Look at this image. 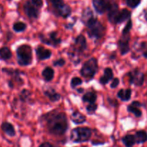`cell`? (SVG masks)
Returning <instances> with one entry per match:
<instances>
[{
	"mask_svg": "<svg viewBox=\"0 0 147 147\" xmlns=\"http://www.w3.org/2000/svg\"><path fill=\"white\" fill-rule=\"evenodd\" d=\"M49 131L54 135H63L67 129V120L65 115L62 112L50 114L47 119Z\"/></svg>",
	"mask_w": 147,
	"mask_h": 147,
	"instance_id": "1",
	"label": "cell"
},
{
	"mask_svg": "<svg viewBox=\"0 0 147 147\" xmlns=\"http://www.w3.org/2000/svg\"><path fill=\"white\" fill-rule=\"evenodd\" d=\"M17 61L21 66H28L32 63V48L29 45H22L17 50Z\"/></svg>",
	"mask_w": 147,
	"mask_h": 147,
	"instance_id": "2",
	"label": "cell"
},
{
	"mask_svg": "<svg viewBox=\"0 0 147 147\" xmlns=\"http://www.w3.org/2000/svg\"><path fill=\"white\" fill-rule=\"evenodd\" d=\"M86 26L88 27V33L90 37L99 39L103 36L105 33V27L103 24L97 20V18L93 19L89 22Z\"/></svg>",
	"mask_w": 147,
	"mask_h": 147,
	"instance_id": "3",
	"label": "cell"
},
{
	"mask_svg": "<svg viewBox=\"0 0 147 147\" xmlns=\"http://www.w3.org/2000/svg\"><path fill=\"white\" fill-rule=\"evenodd\" d=\"M91 136V130L86 127H79L71 131L70 138L73 142L81 143L87 141Z\"/></svg>",
	"mask_w": 147,
	"mask_h": 147,
	"instance_id": "4",
	"label": "cell"
},
{
	"mask_svg": "<svg viewBox=\"0 0 147 147\" xmlns=\"http://www.w3.org/2000/svg\"><path fill=\"white\" fill-rule=\"evenodd\" d=\"M98 70L97 60L94 58L89 59L82 66L80 74L83 77L88 79H90L94 76L95 74Z\"/></svg>",
	"mask_w": 147,
	"mask_h": 147,
	"instance_id": "5",
	"label": "cell"
},
{
	"mask_svg": "<svg viewBox=\"0 0 147 147\" xmlns=\"http://www.w3.org/2000/svg\"><path fill=\"white\" fill-rule=\"evenodd\" d=\"M130 83L136 86H142L144 81V75L138 69L132 71L129 74Z\"/></svg>",
	"mask_w": 147,
	"mask_h": 147,
	"instance_id": "6",
	"label": "cell"
},
{
	"mask_svg": "<svg viewBox=\"0 0 147 147\" xmlns=\"http://www.w3.org/2000/svg\"><path fill=\"white\" fill-rule=\"evenodd\" d=\"M93 4L98 13L103 14L106 11H108L111 4L109 0H93Z\"/></svg>",
	"mask_w": 147,
	"mask_h": 147,
	"instance_id": "7",
	"label": "cell"
},
{
	"mask_svg": "<svg viewBox=\"0 0 147 147\" xmlns=\"http://www.w3.org/2000/svg\"><path fill=\"white\" fill-rule=\"evenodd\" d=\"M24 10L25 14L30 18H37L39 15L38 8L34 5L31 1H28L24 4Z\"/></svg>",
	"mask_w": 147,
	"mask_h": 147,
	"instance_id": "8",
	"label": "cell"
},
{
	"mask_svg": "<svg viewBox=\"0 0 147 147\" xmlns=\"http://www.w3.org/2000/svg\"><path fill=\"white\" fill-rule=\"evenodd\" d=\"M55 7L57 8L59 15L61 16V17L66 18V17H69L70 14H71V8L67 4L60 3V4L56 5Z\"/></svg>",
	"mask_w": 147,
	"mask_h": 147,
	"instance_id": "9",
	"label": "cell"
},
{
	"mask_svg": "<svg viewBox=\"0 0 147 147\" xmlns=\"http://www.w3.org/2000/svg\"><path fill=\"white\" fill-rule=\"evenodd\" d=\"M119 7L116 4H111L110 7H109L108 12H109V14H108V18L109 20L111 23L113 24H116V17H117V14L119 13Z\"/></svg>",
	"mask_w": 147,
	"mask_h": 147,
	"instance_id": "10",
	"label": "cell"
},
{
	"mask_svg": "<svg viewBox=\"0 0 147 147\" xmlns=\"http://www.w3.org/2000/svg\"><path fill=\"white\" fill-rule=\"evenodd\" d=\"M40 38L41 40L43 43H46V44L51 45V46H57V44L61 42V40L60 38L57 37V34L56 33H51L50 34V37L49 38H46L45 37H42V36H40Z\"/></svg>",
	"mask_w": 147,
	"mask_h": 147,
	"instance_id": "11",
	"label": "cell"
},
{
	"mask_svg": "<svg viewBox=\"0 0 147 147\" xmlns=\"http://www.w3.org/2000/svg\"><path fill=\"white\" fill-rule=\"evenodd\" d=\"M129 37L126 35H123V37H121L119 41V47L122 54H126L129 51Z\"/></svg>",
	"mask_w": 147,
	"mask_h": 147,
	"instance_id": "12",
	"label": "cell"
},
{
	"mask_svg": "<svg viewBox=\"0 0 147 147\" xmlns=\"http://www.w3.org/2000/svg\"><path fill=\"white\" fill-rule=\"evenodd\" d=\"M36 53L37 56L40 60H45V59L50 58L52 55V52L48 49H46L45 48L40 46L36 49Z\"/></svg>",
	"mask_w": 147,
	"mask_h": 147,
	"instance_id": "13",
	"label": "cell"
},
{
	"mask_svg": "<svg viewBox=\"0 0 147 147\" xmlns=\"http://www.w3.org/2000/svg\"><path fill=\"white\" fill-rule=\"evenodd\" d=\"M86 40L85 37L82 35L78 36L75 42V48L79 52H82L86 48Z\"/></svg>",
	"mask_w": 147,
	"mask_h": 147,
	"instance_id": "14",
	"label": "cell"
},
{
	"mask_svg": "<svg viewBox=\"0 0 147 147\" xmlns=\"http://www.w3.org/2000/svg\"><path fill=\"white\" fill-rule=\"evenodd\" d=\"M142 106V104L138 101H134L131 105L128 106V111L134 114L136 117H141L142 115V111L139 108Z\"/></svg>",
	"mask_w": 147,
	"mask_h": 147,
	"instance_id": "15",
	"label": "cell"
},
{
	"mask_svg": "<svg viewBox=\"0 0 147 147\" xmlns=\"http://www.w3.org/2000/svg\"><path fill=\"white\" fill-rule=\"evenodd\" d=\"M131 17V12L126 9H123V10L119 11V13L117 14L116 20V24L117 23H122L124 22L125 20L130 19Z\"/></svg>",
	"mask_w": 147,
	"mask_h": 147,
	"instance_id": "16",
	"label": "cell"
},
{
	"mask_svg": "<svg viewBox=\"0 0 147 147\" xmlns=\"http://www.w3.org/2000/svg\"><path fill=\"white\" fill-rule=\"evenodd\" d=\"M113 77V71L111 68H106L104 71V74L103 76H101L100 79V82L102 84H106L109 81L111 80Z\"/></svg>",
	"mask_w": 147,
	"mask_h": 147,
	"instance_id": "17",
	"label": "cell"
},
{
	"mask_svg": "<svg viewBox=\"0 0 147 147\" xmlns=\"http://www.w3.org/2000/svg\"><path fill=\"white\" fill-rule=\"evenodd\" d=\"M96 18L93 14V12L90 8H87L83 11V15H82V20L85 24H87L89 22L93 20V19Z\"/></svg>",
	"mask_w": 147,
	"mask_h": 147,
	"instance_id": "18",
	"label": "cell"
},
{
	"mask_svg": "<svg viewBox=\"0 0 147 147\" xmlns=\"http://www.w3.org/2000/svg\"><path fill=\"white\" fill-rule=\"evenodd\" d=\"M1 129L7 135H9V136H14L16 134L14 127L9 122H3L2 125H1Z\"/></svg>",
	"mask_w": 147,
	"mask_h": 147,
	"instance_id": "19",
	"label": "cell"
},
{
	"mask_svg": "<svg viewBox=\"0 0 147 147\" xmlns=\"http://www.w3.org/2000/svg\"><path fill=\"white\" fill-rule=\"evenodd\" d=\"M86 116L78 111H75L71 115V120L76 124H81L86 121Z\"/></svg>",
	"mask_w": 147,
	"mask_h": 147,
	"instance_id": "20",
	"label": "cell"
},
{
	"mask_svg": "<svg viewBox=\"0 0 147 147\" xmlns=\"http://www.w3.org/2000/svg\"><path fill=\"white\" fill-rule=\"evenodd\" d=\"M118 97L120 98L122 101H128L131 99V90L130 89H121L117 94Z\"/></svg>",
	"mask_w": 147,
	"mask_h": 147,
	"instance_id": "21",
	"label": "cell"
},
{
	"mask_svg": "<svg viewBox=\"0 0 147 147\" xmlns=\"http://www.w3.org/2000/svg\"><path fill=\"white\" fill-rule=\"evenodd\" d=\"M134 136L135 139H136V143H138V144H143L147 141V133L146 131H137Z\"/></svg>",
	"mask_w": 147,
	"mask_h": 147,
	"instance_id": "22",
	"label": "cell"
},
{
	"mask_svg": "<svg viewBox=\"0 0 147 147\" xmlns=\"http://www.w3.org/2000/svg\"><path fill=\"white\" fill-rule=\"evenodd\" d=\"M123 143L126 147H132L136 144L135 136L133 135H126L122 138Z\"/></svg>",
	"mask_w": 147,
	"mask_h": 147,
	"instance_id": "23",
	"label": "cell"
},
{
	"mask_svg": "<svg viewBox=\"0 0 147 147\" xmlns=\"http://www.w3.org/2000/svg\"><path fill=\"white\" fill-rule=\"evenodd\" d=\"M42 76L45 81L50 82L54 77V70L50 67H46L42 71Z\"/></svg>",
	"mask_w": 147,
	"mask_h": 147,
	"instance_id": "24",
	"label": "cell"
},
{
	"mask_svg": "<svg viewBox=\"0 0 147 147\" xmlns=\"http://www.w3.org/2000/svg\"><path fill=\"white\" fill-rule=\"evenodd\" d=\"M45 95L48 97L49 99L52 101V102H55V101H58L60 99V95L57 93L53 89H50V90H47V92H45Z\"/></svg>",
	"mask_w": 147,
	"mask_h": 147,
	"instance_id": "25",
	"label": "cell"
},
{
	"mask_svg": "<svg viewBox=\"0 0 147 147\" xmlns=\"http://www.w3.org/2000/svg\"><path fill=\"white\" fill-rule=\"evenodd\" d=\"M11 52L7 47H3L0 48V57L4 60H8L11 58Z\"/></svg>",
	"mask_w": 147,
	"mask_h": 147,
	"instance_id": "26",
	"label": "cell"
},
{
	"mask_svg": "<svg viewBox=\"0 0 147 147\" xmlns=\"http://www.w3.org/2000/svg\"><path fill=\"white\" fill-rule=\"evenodd\" d=\"M96 99H97V97L94 92H88L85 94L84 96L83 97V102H89V103H94Z\"/></svg>",
	"mask_w": 147,
	"mask_h": 147,
	"instance_id": "27",
	"label": "cell"
},
{
	"mask_svg": "<svg viewBox=\"0 0 147 147\" xmlns=\"http://www.w3.org/2000/svg\"><path fill=\"white\" fill-rule=\"evenodd\" d=\"M27 25H26L25 23L22 22H15L13 25V28H14V31L17 32V33H20V32H23L24 30H25Z\"/></svg>",
	"mask_w": 147,
	"mask_h": 147,
	"instance_id": "28",
	"label": "cell"
},
{
	"mask_svg": "<svg viewBox=\"0 0 147 147\" xmlns=\"http://www.w3.org/2000/svg\"><path fill=\"white\" fill-rule=\"evenodd\" d=\"M141 3V0H126V4L131 8H136Z\"/></svg>",
	"mask_w": 147,
	"mask_h": 147,
	"instance_id": "29",
	"label": "cell"
},
{
	"mask_svg": "<svg viewBox=\"0 0 147 147\" xmlns=\"http://www.w3.org/2000/svg\"><path fill=\"white\" fill-rule=\"evenodd\" d=\"M82 80L79 77H74L72 79L71 82H70V84H71L72 87H76V86L80 85L82 84Z\"/></svg>",
	"mask_w": 147,
	"mask_h": 147,
	"instance_id": "30",
	"label": "cell"
},
{
	"mask_svg": "<svg viewBox=\"0 0 147 147\" xmlns=\"http://www.w3.org/2000/svg\"><path fill=\"white\" fill-rule=\"evenodd\" d=\"M131 27H132V22H131V20L130 19H129V22H127L126 25L125 26V28L123 29V35L129 34V31H130L131 29Z\"/></svg>",
	"mask_w": 147,
	"mask_h": 147,
	"instance_id": "31",
	"label": "cell"
},
{
	"mask_svg": "<svg viewBox=\"0 0 147 147\" xmlns=\"http://www.w3.org/2000/svg\"><path fill=\"white\" fill-rule=\"evenodd\" d=\"M97 109V105L95 103H90V105L87 106V111L88 112H93Z\"/></svg>",
	"mask_w": 147,
	"mask_h": 147,
	"instance_id": "32",
	"label": "cell"
},
{
	"mask_svg": "<svg viewBox=\"0 0 147 147\" xmlns=\"http://www.w3.org/2000/svg\"><path fill=\"white\" fill-rule=\"evenodd\" d=\"M31 2L37 8H40L42 6V0H31Z\"/></svg>",
	"mask_w": 147,
	"mask_h": 147,
	"instance_id": "33",
	"label": "cell"
},
{
	"mask_svg": "<svg viewBox=\"0 0 147 147\" xmlns=\"http://www.w3.org/2000/svg\"><path fill=\"white\" fill-rule=\"evenodd\" d=\"M65 63V61L64 59H58V60H57L55 61L54 65L56 66H60V67H61V66H64Z\"/></svg>",
	"mask_w": 147,
	"mask_h": 147,
	"instance_id": "34",
	"label": "cell"
},
{
	"mask_svg": "<svg viewBox=\"0 0 147 147\" xmlns=\"http://www.w3.org/2000/svg\"><path fill=\"white\" fill-rule=\"evenodd\" d=\"M119 79H118V78H115V79H113V82H112L111 84V86L112 88H116V86L119 85Z\"/></svg>",
	"mask_w": 147,
	"mask_h": 147,
	"instance_id": "35",
	"label": "cell"
},
{
	"mask_svg": "<svg viewBox=\"0 0 147 147\" xmlns=\"http://www.w3.org/2000/svg\"><path fill=\"white\" fill-rule=\"evenodd\" d=\"M50 1H51V2L53 3L55 6H56V5H57V4L62 3V1H63V0H50Z\"/></svg>",
	"mask_w": 147,
	"mask_h": 147,
	"instance_id": "36",
	"label": "cell"
},
{
	"mask_svg": "<svg viewBox=\"0 0 147 147\" xmlns=\"http://www.w3.org/2000/svg\"><path fill=\"white\" fill-rule=\"evenodd\" d=\"M40 147H55L53 146L52 144H50V143H44V144H41V145L40 146Z\"/></svg>",
	"mask_w": 147,
	"mask_h": 147,
	"instance_id": "37",
	"label": "cell"
},
{
	"mask_svg": "<svg viewBox=\"0 0 147 147\" xmlns=\"http://www.w3.org/2000/svg\"><path fill=\"white\" fill-rule=\"evenodd\" d=\"M145 18H146V20H147V10L145 11Z\"/></svg>",
	"mask_w": 147,
	"mask_h": 147,
	"instance_id": "38",
	"label": "cell"
},
{
	"mask_svg": "<svg viewBox=\"0 0 147 147\" xmlns=\"http://www.w3.org/2000/svg\"><path fill=\"white\" fill-rule=\"evenodd\" d=\"M144 57H146V58H147V50L146 52H145L144 53Z\"/></svg>",
	"mask_w": 147,
	"mask_h": 147,
	"instance_id": "39",
	"label": "cell"
}]
</instances>
